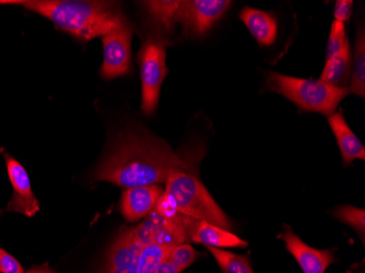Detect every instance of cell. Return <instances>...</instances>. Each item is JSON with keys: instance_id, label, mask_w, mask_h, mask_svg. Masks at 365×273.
I'll return each mask as SVG.
<instances>
[{"instance_id": "cell-5", "label": "cell", "mask_w": 365, "mask_h": 273, "mask_svg": "<svg viewBox=\"0 0 365 273\" xmlns=\"http://www.w3.org/2000/svg\"><path fill=\"white\" fill-rule=\"evenodd\" d=\"M141 77V110L150 116L159 104L162 83L168 75L167 47L158 38H148L138 54Z\"/></svg>"}, {"instance_id": "cell-3", "label": "cell", "mask_w": 365, "mask_h": 273, "mask_svg": "<svg viewBox=\"0 0 365 273\" xmlns=\"http://www.w3.org/2000/svg\"><path fill=\"white\" fill-rule=\"evenodd\" d=\"M165 184L167 187L158 201L155 212L164 217H173L180 213L197 221L208 222L227 231L233 227L205 185L192 174L174 170Z\"/></svg>"}, {"instance_id": "cell-6", "label": "cell", "mask_w": 365, "mask_h": 273, "mask_svg": "<svg viewBox=\"0 0 365 273\" xmlns=\"http://www.w3.org/2000/svg\"><path fill=\"white\" fill-rule=\"evenodd\" d=\"M227 0H185L180 3L178 24L186 36H200L222 18L231 6Z\"/></svg>"}, {"instance_id": "cell-15", "label": "cell", "mask_w": 365, "mask_h": 273, "mask_svg": "<svg viewBox=\"0 0 365 273\" xmlns=\"http://www.w3.org/2000/svg\"><path fill=\"white\" fill-rule=\"evenodd\" d=\"M192 243L204 244L206 247L213 248H239L246 247L247 242L243 241L239 236L235 235L227 230L208 222L200 221L195 230L192 237Z\"/></svg>"}, {"instance_id": "cell-16", "label": "cell", "mask_w": 365, "mask_h": 273, "mask_svg": "<svg viewBox=\"0 0 365 273\" xmlns=\"http://www.w3.org/2000/svg\"><path fill=\"white\" fill-rule=\"evenodd\" d=\"M352 53L349 40L335 56L326 61L321 80L331 87L348 88L351 77Z\"/></svg>"}, {"instance_id": "cell-13", "label": "cell", "mask_w": 365, "mask_h": 273, "mask_svg": "<svg viewBox=\"0 0 365 273\" xmlns=\"http://www.w3.org/2000/svg\"><path fill=\"white\" fill-rule=\"evenodd\" d=\"M328 123L335 135L344 165H350L356 159L364 161V145L351 130L349 125L346 124L342 110L330 115L328 117Z\"/></svg>"}, {"instance_id": "cell-4", "label": "cell", "mask_w": 365, "mask_h": 273, "mask_svg": "<svg viewBox=\"0 0 365 273\" xmlns=\"http://www.w3.org/2000/svg\"><path fill=\"white\" fill-rule=\"evenodd\" d=\"M266 83L270 91L284 96L301 110L328 117L350 93L348 88L331 87L321 80L301 79L278 73H270Z\"/></svg>"}, {"instance_id": "cell-22", "label": "cell", "mask_w": 365, "mask_h": 273, "mask_svg": "<svg viewBox=\"0 0 365 273\" xmlns=\"http://www.w3.org/2000/svg\"><path fill=\"white\" fill-rule=\"evenodd\" d=\"M169 254L172 262L176 266L180 267L182 271L192 266L197 259L202 257V254L197 252L192 245L187 243L173 246V247L170 248L169 254Z\"/></svg>"}, {"instance_id": "cell-10", "label": "cell", "mask_w": 365, "mask_h": 273, "mask_svg": "<svg viewBox=\"0 0 365 273\" xmlns=\"http://www.w3.org/2000/svg\"><path fill=\"white\" fill-rule=\"evenodd\" d=\"M143 249V246L134 237L131 229L123 230L108 249L102 273H139Z\"/></svg>"}, {"instance_id": "cell-9", "label": "cell", "mask_w": 365, "mask_h": 273, "mask_svg": "<svg viewBox=\"0 0 365 273\" xmlns=\"http://www.w3.org/2000/svg\"><path fill=\"white\" fill-rule=\"evenodd\" d=\"M7 173L12 186V198L8 203V211L20 213L28 217H34L40 211V201L31 187L26 168L11 155L5 153Z\"/></svg>"}, {"instance_id": "cell-2", "label": "cell", "mask_w": 365, "mask_h": 273, "mask_svg": "<svg viewBox=\"0 0 365 273\" xmlns=\"http://www.w3.org/2000/svg\"><path fill=\"white\" fill-rule=\"evenodd\" d=\"M16 4L52 21L79 40L103 38L127 24L125 14L113 3L83 0H26Z\"/></svg>"}, {"instance_id": "cell-8", "label": "cell", "mask_w": 365, "mask_h": 273, "mask_svg": "<svg viewBox=\"0 0 365 273\" xmlns=\"http://www.w3.org/2000/svg\"><path fill=\"white\" fill-rule=\"evenodd\" d=\"M199 222L180 213L173 217H164L153 210L143 223L150 231L153 244L172 247L192 242Z\"/></svg>"}, {"instance_id": "cell-14", "label": "cell", "mask_w": 365, "mask_h": 273, "mask_svg": "<svg viewBox=\"0 0 365 273\" xmlns=\"http://www.w3.org/2000/svg\"><path fill=\"white\" fill-rule=\"evenodd\" d=\"M240 19L256 41L262 46H269L276 42L278 24L269 12L245 7L241 10Z\"/></svg>"}, {"instance_id": "cell-7", "label": "cell", "mask_w": 365, "mask_h": 273, "mask_svg": "<svg viewBox=\"0 0 365 273\" xmlns=\"http://www.w3.org/2000/svg\"><path fill=\"white\" fill-rule=\"evenodd\" d=\"M133 36L134 28L127 22L122 28L113 31L101 38L103 44L101 76L103 79H115L130 71Z\"/></svg>"}, {"instance_id": "cell-12", "label": "cell", "mask_w": 365, "mask_h": 273, "mask_svg": "<svg viewBox=\"0 0 365 273\" xmlns=\"http://www.w3.org/2000/svg\"><path fill=\"white\" fill-rule=\"evenodd\" d=\"M164 190L159 185L131 187L123 192L120 211L127 222L135 223L148 217L157 206Z\"/></svg>"}, {"instance_id": "cell-21", "label": "cell", "mask_w": 365, "mask_h": 273, "mask_svg": "<svg viewBox=\"0 0 365 273\" xmlns=\"http://www.w3.org/2000/svg\"><path fill=\"white\" fill-rule=\"evenodd\" d=\"M170 248L171 247L157 245V244L145 246L139 260V273H157L158 266L167 256Z\"/></svg>"}, {"instance_id": "cell-11", "label": "cell", "mask_w": 365, "mask_h": 273, "mask_svg": "<svg viewBox=\"0 0 365 273\" xmlns=\"http://www.w3.org/2000/svg\"><path fill=\"white\" fill-rule=\"evenodd\" d=\"M286 248L297 260L304 273H325L335 260V248L317 249L307 245L290 227L281 235Z\"/></svg>"}, {"instance_id": "cell-19", "label": "cell", "mask_w": 365, "mask_h": 273, "mask_svg": "<svg viewBox=\"0 0 365 273\" xmlns=\"http://www.w3.org/2000/svg\"><path fill=\"white\" fill-rule=\"evenodd\" d=\"M223 273H255L252 268L251 260L246 256L233 254L220 248L206 247Z\"/></svg>"}, {"instance_id": "cell-20", "label": "cell", "mask_w": 365, "mask_h": 273, "mask_svg": "<svg viewBox=\"0 0 365 273\" xmlns=\"http://www.w3.org/2000/svg\"><path fill=\"white\" fill-rule=\"evenodd\" d=\"M333 215L344 225L351 227L358 235H360L362 243H364L365 212L363 209L352 206H340L333 211Z\"/></svg>"}, {"instance_id": "cell-28", "label": "cell", "mask_w": 365, "mask_h": 273, "mask_svg": "<svg viewBox=\"0 0 365 273\" xmlns=\"http://www.w3.org/2000/svg\"><path fill=\"white\" fill-rule=\"evenodd\" d=\"M1 213H3V211L0 210V215H1Z\"/></svg>"}, {"instance_id": "cell-26", "label": "cell", "mask_w": 365, "mask_h": 273, "mask_svg": "<svg viewBox=\"0 0 365 273\" xmlns=\"http://www.w3.org/2000/svg\"><path fill=\"white\" fill-rule=\"evenodd\" d=\"M169 254V252H168ZM167 254V256L161 260L159 266H158L157 273H180L182 272V269L180 267L176 266L173 262H172L171 258L169 257V254Z\"/></svg>"}, {"instance_id": "cell-27", "label": "cell", "mask_w": 365, "mask_h": 273, "mask_svg": "<svg viewBox=\"0 0 365 273\" xmlns=\"http://www.w3.org/2000/svg\"><path fill=\"white\" fill-rule=\"evenodd\" d=\"M24 273H56L54 271L51 270L48 267L46 266H41L36 267V268L30 269V270L26 271Z\"/></svg>"}, {"instance_id": "cell-24", "label": "cell", "mask_w": 365, "mask_h": 273, "mask_svg": "<svg viewBox=\"0 0 365 273\" xmlns=\"http://www.w3.org/2000/svg\"><path fill=\"white\" fill-rule=\"evenodd\" d=\"M0 273H24L21 264L1 247H0Z\"/></svg>"}, {"instance_id": "cell-18", "label": "cell", "mask_w": 365, "mask_h": 273, "mask_svg": "<svg viewBox=\"0 0 365 273\" xmlns=\"http://www.w3.org/2000/svg\"><path fill=\"white\" fill-rule=\"evenodd\" d=\"M350 93L364 98L365 96V33L364 29L356 30L354 55L351 63L350 77Z\"/></svg>"}, {"instance_id": "cell-17", "label": "cell", "mask_w": 365, "mask_h": 273, "mask_svg": "<svg viewBox=\"0 0 365 273\" xmlns=\"http://www.w3.org/2000/svg\"><path fill=\"white\" fill-rule=\"evenodd\" d=\"M180 3L178 0H158V1H143L141 6L151 19L158 24L160 29L170 32L178 24V12H180Z\"/></svg>"}, {"instance_id": "cell-25", "label": "cell", "mask_w": 365, "mask_h": 273, "mask_svg": "<svg viewBox=\"0 0 365 273\" xmlns=\"http://www.w3.org/2000/svg\"><path fill=\"white\" fill-rule=\"evenodd\" d=\"M352 8H354V1L352 0H338L336 1L335 12V21L344 22L351 18Z\"/></svg>"}, {"instance_id": "cell-23", "label": "cell", "mask_w": 365, "mask_h": 273, "mask_svg": "<svg viewBox=\"0 0 365 273\" xmlns=\"http://www.w3.org/2000/svg\"><path fill=\"white\" fill-rule=\"evenodd\" d=\"M348 38L346 36V26L339 21H334L330 28L328 38L327 49H326V61L337 55L344 48Z\"/></svg>"}, {"instance_id": "cell-1", "label": "cell", "mask_w": 365, "mask_h": 273, "mask_svg": "<svg viewBox=\"0 0 365 273\" xmlns=\"http://www.w3.org/2000/svg\"><path fill=\"white\" fill-rule=\"evenodd\" d=\"M190 168L167 143L141 129H129L118 135L98 164L96 180L124 188L149 186L167 182L174 170Z\"/></svg>"}]
</instances>
